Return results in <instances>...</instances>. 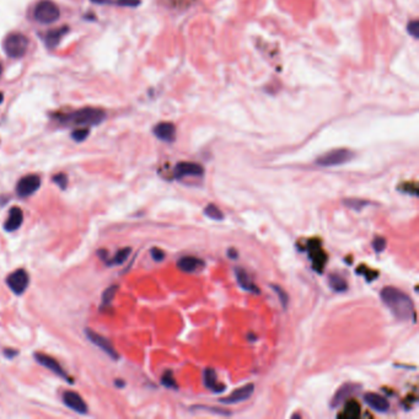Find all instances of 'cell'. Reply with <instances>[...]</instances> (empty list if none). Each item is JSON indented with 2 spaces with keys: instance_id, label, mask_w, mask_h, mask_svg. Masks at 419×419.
<instances>
[{
  "instance_id": "19",
  "label": "cell",
  "mask_w": 419,
  "mask_h": 419,
  "mask_svg": "<svg viewBox=\"0 0 419 419\" xmlns=\"http://www.w3.org/2000/svg\"><path fill=\"white\" fill-rule=\"evenodd\" d=\"M23 220H24L23 210L18 207L11 208L10 212H9V218L5 222V230L10 232L15 231V230H18L19 227L21 226Z\"/></svg>"
},
{
  "instance_id": "34",
  "label": "cell",
  "mask_w": 419,
  "mask_h": 419,
  "mask_svg": "<svg viewBox=\"0 0 419 419\" xmlns=\"http://www.w3.org/2000/svg\"><path fill=\"white\" fill-rule=\"evenodd\" d=\"M418 28H419L418 20H413L408 24V26H407V30H408L409 35L413 36L414 38H418Z\"/></svg>"
},
{
  "instance_id": "22",
  "label": "cell",
  "mask_w": 419,
  "mask_h": 419,
  "mask_svg": "<svg viewBox=\"0 0 419 419\" xmlns=\"http://www.w3.org/2000/svg\"><path fill=\"white\" fill-rule=\"evenodd\" d=\"M68 31H69L68 26H63V28L50 31V32L47 33V36H46V45H47V47L48 48L57 47L58 43L60 42L63 36L67 35Z\"/></svg>"
},
{
  "instance_id": "20",
  "label": "cell",
  "mask_w": 419,
  "mask_h": 419,
  "mask_svg": "<svg viewBox=\"0 0 419 419\" xmlns=\"http://www.w3.org/2000/svg\"><path fill=\"white\" fill-rule=\"evenodd\" d=\"M203 381H204V385L208 387V389L217 392V393H219V392L224 391L225 390L224 385L218 382L217 372H215L214 369L208 367V369L204 370V374H203Z\"/></svg>"
},
{
  "instance_id": "7",
  "label": "cell",
  "mask_w": 419,
  "mask_h": 419,
  "mask_svg": "<svg viewBox=\"0 0 419 419\" xmlns=\"http://www.w3.org/2000/svg\"><path fill=\"white\" fill-rule=\"evenodd\" d=\"M204 173V168L197 163H178L176 165L173 175L176 178H183V177H200Z\"/></svg>"
},
{
  "instance_id": "40",
  "label": "cell",
  "mask_w": 419,
  "mask_h": 419,
  "mask_svg": "<svg viewBox=\"0 0 419 419\" xmlns=\"http://www.w3.org/2000/svg\"><path fill=\"white\" fill-rule=\"evenodd\" d=\"M235 252H236V251H235V250H229V256L230 257H234V258H236L237 253H235Z\"/></svg>"
},
{
  "instance_id": "23",
  "label": "cell",
  "mask_w": 419,
  "mask_h": 419,
  "mask_svg": "<svg viewBox=\"0 0 419 419\" xmlns=\"http://www.w3.org/2000/svg\"><path fill=\"white\" fill-rule=\"evenodd\" d=\"M342 203L343 205L348 207L349 209L355 210V212H362L364 208L369 207V205L372 204L370 200L360 199V198H345V199H343Z\"/></svg>"
},
{
  "instance_id": "35",
  "label": "cell",
  "mask_w": 419,
  "mask_h": 419,
  "mask_svg": "<svg viewBox=\"0 0 419 419\" xmlns=\"http://www.w3.org/2000/svg\"><path fill=\"white\" fill-rule=\"evenodd\" d=\"M53 181H55V182L57 183V185L59 186L60 188H63V190L67 187L68 177L64 175V173H58V175H56L55 177H53Z\"/></svg>"
},
{
  "instance_id": "15",
  "label": "cell",
  "mask_w": 419,
  "mask_h": 419,
  "mask_svg": "<svg viewBox=\"0 0 419 419\" xmlns=\"http://www.w3.org/2000/svg\"><path fill=\"white\" fill-rule=\"evenodd\" d=\"M177 267L185 273H196L204 267V261L193 256H185L178 259Z\"/></svg>"
},
{
  "instance_id": "16",
  "label": "cell",
  "mask_w": 419,
  "mask_h": 419,
  "mask_svg": "<svg viewBox=\"0 0 419 419\" xmlns=\"http://www.w3.org/2000/svg\"><path fill=\"white\" fill-rule=\"evenodd\" d=\"M154 134L158 137L160 140L164 141H173L176 137V128L170 122H161L154 127Z\"/></svg>"
},
{
  "instance_id": "39",
  "label": "cell",
  "mask_w": 419,
  "mask_h": 419,
  "mask_svg": "<svg viewBox=\"0 0 419 419\" xmlns=\"http://www.w3.org/2000/svg\"><path fill=\"white\" fill-rule=\"evenodd\" d=\"M91 1L95 4H109V3H111V0H91Z\"/></svg>"
},
{
  "instance_id": "25",
  "label": "cell",
  "mask_w": 419,
  "mask_h": 419,
  "mask_svg": "<svg viewBox=\"0 0 419 419\" xmlns=\"http://www.w3.org/2000/svg\"><path fill=\"white\" fill-rule=\"evenodd\" d=\"M203 213H204L205 217H208L209 219H212V220H217V222H220V220L224 219V214H223L222 210H220L219 208L217 207V205L213 204V203L208 204L207 207L204 208V210H203Z\"/></svg>"
},
{
  "instance_id": "26",
  "label": "cell",
  "mask_w": 419,
  "mask_h": 419,
  "mask_svg": "<svg viewBox=\"0 0 419 419\" xmlns=\"http://www.w3.org/2000/svg\"><path fill=\"white\" fill-rule=\"evenodd\" d=\"M271 288L273 289L274 293L278 295L279 301H280L281 306H283L284 308H286V306H288V303H289V296H288V294L285 293V290H284L283 288H280L279 285H276V284H272Z\"/></svg>"
},
{
  "instance_id": "12",
  "label": "cell",
  "mask_w": 419,
  "mask_h": 419,
  "mask_svg": "<svg viewBox=\"0 0 419 419\" xmlns=\"http://www.w3.org/2000/svg\"><path fill=\"white\" fill-rule=\"evenodd\" d=\"M86 335L90 339V342H92L95 345L101 348V349L104 350L106 354H109L110 357H112L113 359H117V358H118V354H117L116 350H114L113 345L111 344V342H110L107 338L102 337L101 335H99V333L94 332V331L91 330H86Z\"/></svg>"
},
{
  "instance_id": "10",
  "label": "cell",
  "mask_w": 419,
  "mask_h": 419,
  "mask_svg": "<svg viewBox=\"0 0 419 419\" xmlns=\"http://www.w3.org/2000/svg\"><path fill=\"white\" fill-rule=\"evenodd\" d=\"M359 390V385L355 384H344L337 390V392L333 396L332 401H331V406L333 408L340 406L342 403H344L348 398H350L352 396H354L357 393V391Z\"/></svg>"
},
{
  "instance_id": "11",
  "label": "cell",
  "mask_w": 419,
  "mask_h": 419,
  "mask_svg": "<svg viewBox=\"0 0 419 419\" xmlns=\"http://www.w3.org/2000/svg\"><path fill=\"white\" fill-rule=\"evenodd\" d=\"M253 391H254V385L253 384H247V385H245V386L239 387L237 390H235V391L232 392L230 396L223 398L222 402L224 404L240 403V402H244V401H246L247 398H250V397H251V394L253 393Z\"/></svg>"
},
{
  "instance_id": "31",
  "label": "cell",
  "mask_w": 419,
  "mask_h": 419,
  "mask_svg": "<svg viewBox=\"0 0 419 419\" xmlns=\"http://www.w3.org/2000/svg\"><path fill=\"white\" fill-rule=\"evenodd\" d=\"M398 190L404 193H408V195H413V196L418 195V186H417L416 182L404 183L403 186L398 187Z\"/></svg>"
},
{
  "instance_id": "2",
  "label": "cell",
  "mask_w": 419,
  "mask_h": 419,
  "mask_svg": "<svg viewBox=\"0 0 419 419\" xmlns=\"http://www.w3.org/2000/svg\"><path fill=\"white\" fill-rule=\"evenodd\" d=\"M106 118V112L101 109H94V107H85V109L78 110L68 114H62L58 117L62 123L70 124V126H96L104 122Z\"/></svg>"
},
{
  "instance_id": "30",
  "label": "cell",
  "mask_w": 419,
  "mask_h": 419,
  "mask_svg": "<svg viewBox=\"0 0 419 419\" xmlns=\"http://www.w3.org/2000/svg\"><path fill=\"white\" fill-rule=\"evenodd\" d=\"M89 134H90V131L87 128H79V129H75V131L73 132L72 137L75 141H84L85 139L87 138Z\"/></svg>"
},
{
  "instance_id": "17",
  "label": "cell",
  "mask_w": 419,
  "mask_h": 419,
  "mask_svg": "<svg viewBox=\"0 0 419 419\" xmlns=\"http://www.w3.org/2000/svg\"><path fill=\"white\" fill-rule=\"evenodd\" d=\"M235 276H236L237 283H239V285L241 286L244 290L250 291V293H253V294L259 293L258 286L252 281V279L250 278V276L246 273L245 269L235 268Z\"/></svg>"
},
{
  "instance_id": "37",
  "label": "cell",
  "mask_w": 419,
  "mask_h": 419,
  "mask_svg": "<svg viewBox=\"0 0 419 419\" xmlns=\"http://www.w3.org/2000/svg\"><path fill=\"white\" fill-rule=\"evenodd\" d=\"M151 257H153L156 262H161L165 258V253H164V251H161L160 249H153L151 250Z\"/></svg>"
},
{
  "instance_id": "32",
  "label": "cell",
  "mask_w": 419,
  "mask_h": 419,
  "mask_svg": "<svg viewBox=\"0 0 419 419\" xmlns=\"http://www.w3.org/2000/svg\"><path fill=\"white\" fill-rule=\"evenodd\" d=\"M116 290H117L116 285L106 289V291H105L104 295H102V303H104L105 305H109V304L111 303L112 299H113V296H114V294H116Z\"/></svg>"
},
{
  "instance_id": "8",
  "label": "cell",
  "mask_w": 419,
  "mask_h": 419,
  "mask_svg": "<svg viewBox=\"0 0 419 419\" xmlns=\"http://www.w3.org/2000/svg\"><path fill=\"white\" fill-rule=\"evenodd\" d=\"M41 178L37 175H28L19 181L16 191L20 197H28L40 188Z\"/></svg>"
},
{
  "instance_id": "5",
  "label": "cell",
  "mask_w": 419,
  "mask_h": 419,
  "mask_svg": "<svg viewBox=\"0 0 419 419\" xmlns=\"http://www.w3.org/2000/svg\"><path fill=\"white\" fill-rule=\"evenodd\" d=\"M60 16L59 8L51 0H42L35 9V19L38 23L52 24Z\"/></svg>"
},
{
  "instance_id": "3",
  "label": "cell",
  "mask_w": 419,
  "mask_h": 419,
  "mask_svg": "<svg viewBox=\"0 0 419 419\" xmlns=\"http://www.w3.org/2000/svg\"><path fill=\"white\" fill-rule=\"evenodd\" d=\"M3 47L10 58H21L28 48V38L20 32H13L6 36Z\"/></svg>"
},
{
  "instance_id": "27",
  "label": "cell",
  "mask_w": 419,
  "mask_h": 419,
  "mask_svg": "<svg viewBox=\"0 0 419 419\" xmlns=\"http://www.w3.org/2000/svg\"><path fill=\"white\" fill-rule=\"evenodd\" d=\"M129 253H131V249H129V247H126V249L119 250V251L117 252L116 256H114V258L112 259V263L111 264H121V263H123V262L126 261L127 258H128Z\"/></svg>"
},
{
  "instance_id": "21",
  "label": "cell",
  "mask_w": 419,
  "mask_h": 419,
  "mask_svg": "<svg viewBox=\"0 0 419 419\" xmlns=\"http://www.w3.org/2000/svg\"><path fill=\"white\" fill-rule=\"evenodd\" d=\"M360 412H362V408H360L359 402L355 401V399H350V401H348L347 403H345V407L342 411V413L338 414V418H347V419L359 418Z\"/></svg>"
},
{
  "instance_id": "29",
  "label": "cell",
  "mask_w": 419,
  "mask_h": 419,
  "mask_svg": "<svg viewBox=\"0 0 419 419\" xmlns=\"http://www.w3.org/2000/svg\"><path fill=\"white\" fill-rule=\"evenodd\" d=\"M358 273H362L364 274V277L366 278L367 281H372L374 279H376L377 277H379V273H377L376 271H371V269H367L365 268L364 266H360L359 268L357 269Z\"/></svg>"
},
{
  "instance_id": "41",
  "label": "cell",
  "mask_w": 419,
  "mask_h": 419,
  "mask_svg": "<svg viewBox=\"0 0 419 419\" xmlns=\"http://www.w3.org/2000/svg\"><path fill=\"white\" fill-rule=\"evenodd\" d=\"M3 99H4L3 92H0V104H1V102H3Z\"/></svg>"
},
{
  "instance_id": "24",
  "label": "cell",
  "mask_w": 419,
  "mask_h": 419,
  "mask_svg": "<svg viewBox=\"0 0 419 419\" xmlns=\"http://www.w3.org/2000/svg\"><path fill=\"white\" fill-rule=\"evenodd\" d=\"M330 286L337 293H343L348 289V284L344 279L338 274H331L330 276Z\"/></svg>"
},
{
  "instance_id": "36",
  "label": "cell",
  "mask_w": 419,
  "mask_h": 419,
  "mask_svg": "<svg viewBox=\"0 0 419 419\" xmlns=\"http://www.w3.org/2000/svg\"><path fill=\"white\" fill-rule=\"evenodd\" d=\"M118 5L127 6V8H136V6L140 5V0H117L116 1Z\"/></svg>"
},
{
  "instance_id": "13",
  "label": "cell",
  "mask_w": 419,
  "mask_h": 419,
  "mask_svg": "<svg viewBox=\"0 0 419 419\" xmlns=\"http://www.w3.org/2000/svg\"><path fill=\"white\" fill-rule=\"evenodd\" d=\"M63 401L73 411L78 412L80 414L87 413V404L85 403L84 399L82 398L79 393L73 391H67L63 394Z\"/></svg>"
},
{
  "instance_id": "38",
  "label": "cell",
  "mask_w": 419,
  "mask_h": 419,
  "mask_svg": "<svg viewBox=\"0 0 419 419\" xmlns=\"http://www.w3.org/2000/svg\"><path fill=\"white\" fill-rule=\"evenodd\" d=\"M175 1L180 6H185L186 4H188V5H190V4L192 3V1H195V0H175Z\"/></svg>"
},
{
  "instance_id": "6",
  "label": "cell",
  "mask_w": 419,
  "mask_h": 419,
  "mask_svg": "<svg viewBox=\"0 0 419 419\" xmlns=\"http://www.w3.org/2000/svg\"><path fill=\"white\" fill-rule=\"evenodd\" d=\"M6 283H8L11 291L20 295V294H23L24 291L28 289V283H30V278H28V274L25 269H18V271H15L8 277Z\"/></svg>"
},
{
  "instance_id": "4",
  "label": "cell",
  "mask_w": 419,
  "mask_h": 419,
  "mask_svg": "<svg viewBox=\"0 0 419 419\" xmlns=\"http://www.w3.org/2000/svg\"><path fill=\"white\" fill-rule=\"evenodd\" d=\"M353 158H354V153L349 149H335V150L327 151L323 155L318 156L317 160H316V165L322 166V168H332V166L343 165V164L352 160Z\"/></svg>"
},
{
  "instance_id": "14",
  "label": "cell",
  "mask_w": 419,
  "mask_h": 419,
  "mask_svg": "<svg viewBox=\"0 0 419 419\" xmlns=\"http://www.w3.org/2000/svg\"><path fill=\"white\" fill-rule=\"evenodd\" d=\"M364 401L370 408H372L376 412H381V413H385L390 408L389 401L385 397H382L381 394L375 393V392H366L364 394Z\"/></svg>"
},
{
  "instance_id": "1",
  "label": "cell",
  "mask_w": 419,
  "mask_h": 419,
  "mask_svg": "<svg viewBox=\"0 0 419 419\" xmlns=\"http://www.w3.org/2000/svg\"><path fill=\"white\" fill-rule=\"evenodd\" d=\"M380 296L382 303L398 320L408 321L414 316L413 301L404 291L393 286H385L380 293Z\"/></svg>"
},
{
  "instance_id": "33",
  "label": "cell",
  "mask_w": 419,
  "mask_h": 419,
  "mask_svg": "<svg viewBox=\"0 0 419 419\" xmlns=\"http://www.w3.org/2000/svg\"><path fill=\"white\" fill-rule=\"evenodd\" d=\"M372 247H374V250L377 253H380V252H382L386 249V240H385L384 237H376V239L372 241Z\"/></svg>"
},
{
  "instance_id": "42",
  "label": "cell",
  "mask_w": 419,
  "mask_h": 419,
  "mask_svg": "<svg viewBox=\"0 0 419 419\" xmlns=\"http://www.w3.org/2000/svg\"><path fill=\"white\" fill-rule=\"evenodd\" d=\"M1 74H3V65L0 63V77H1Z\"/></svg>"
},
{
  "instance_id": "18",
  "label": "cell",
  "mask_w": 419,
  "mask_h": 419,
  "mask_svg": "<svg viewBox=\"0 0 419 419\" xmlns=\"http://www.w3.org/2000/svg\"><path fill=\"white\" fill-rule=\"evenodd\" d=\"M308 247H310V254L311 258L313 261V267L317 271H322L323 266L326 264V254L321 250L320 242L318 241H310L308 242Z\"/></svg>"
},
{
  "instance_id": "9",
  "label": "cell",
  "mask_w": 419,
  "mask_h": 419,
  "mask_svg": "<svg viewBox=\"0 0 419 419\" xmlns=\"http://www.w3.org/2000/svg\"><path fill=\"white\" fill-rule=\"evenodd\" d=\"M36 360H37L38 363H40L41 365H43L45 367H47L48 370H51L52 372H55V374H57L58 376L63 377V379H65L67 381H70L69 376H68L67 372L64 371V369H63L62 366L59 365V363L57 362V360L55 359V358L50 357V355H46L43 354V353H37V354H35Z\"/></svg>"
},
{
  "instance_id": "28",
  "label": "cell",
  "mask_w": 419,
  "mask_h": 419,
  "mask_svg": "<svg viewBox=\"0 0 419 419\" xmlns=\"http://www.w3.org/2000/svg\"><path fill=\"white\" fill-rule=\"evenodd\" d=\"M161 382L163 385H165L168 389H177V384H176L175 379H173V375L171 371H166L165 374L161 377Z\"/></svg>"
}]
</instances>
